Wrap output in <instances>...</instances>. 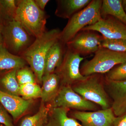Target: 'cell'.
<instances>
[{"label": "cell", "instance_id": "cell-1", "mask_svg": "<svg viewBox=\"0 0 126 126\" xmlns=\"http://www.w3.org/2000/svg\"><path fill=\"white\" fill-rule=\"evenodd\" d=\"M61 32L58 29L46 31L20 55L31 66L40 83H42L47 55L52 46L59 40Z\"/></svg>", "mask_w": 126, "mask_h": 126}, {"label": "cell", "instance_id": "cell-2", "mask_svg": "<svg viewBox=\"0 0 126 126\" xmlns=\"http://www.w3.org/2000/svg\"><path fill=\"white\" fill-rule=\"evenodd\" d=\"M47 16L36 5L34 0H18L15 20L35 38L45 32Z\"/></svg>", "mask_w": 126, "mask_h": 126}, {"label": "cell", "instance_id": "cell-3", "mask_svg": "<svg viewBox=\"0 0 126 126\" xmlns=\"http://www.w3.org/2000/svg\"><path fill=\"white\" fill-rule=\"evenodd\" d=\"M102 0H92L87 7L72 16L61 31L59 41L66 46L67 43L84 27L98 22L102 18Z\"/></svg>", "mask_w": 126, "mask_h": 126}, {"label": "cell", "instance_id": "cell-4", "mask_svg": "<svg viewBox=\"0 0 126 126\" xmlns=\"http://www.w3.org/2000/svg\"><path fill=\"white\" fill-rule=\"evenodd\" d=\"M104 74H95L72 85L73 89L84 99L98 105L102 109L111 108L112 102L105 88Z\"/></svg>", "mask_w": 126, "mask_h": 126}, {"label": "cell", "instance_id": "cell-5", "mask_svg": "<svg viewBox=\"0 0 126 126\" xmlns=\"http://www.w3.org/2000/svg\"><path fill=\"white\" fill-rule=\"evenodd\" d=\"M94 54L92 59L84 61L80 66V72L84 77L95 74H105L116 65L126 63V52L100 47Z\"/></svg>", "mask_w": 126, "mask_h": 126}, {"label": "cell", "instance_id": "cell-6", "mask_svg": "<svg viewBox=\"0 0 126 126\" xmlns=\"http://www.w3.org/2000/svg\"><path fill=\"white\" fill-rule=\"evenodd\" d=\"M2 35L5 47L12 53L20 56L35 39L15 20L2 27Z\"/></svg>", "mask_w": 126, "mask_h": 126}, {"label": "cell", "instance_id": "cell-7", "mask_svg": "<svg viewBox=\"0 0 126 126\" xmlns=\"http://www.w3.org/2000/svg\"><path fill=\"white\" fill-rule=\"evenodd\" d=\"M84 58L66 47L63 61L55 70L60 79L61 86H72L86 78L80 71V64Z\"/></svg>", "mask_w": 126, "mask_h": 126}, {"label": "cell", "instance_id": "cell-8", "mask_svg": "<svg viewBox=\"0 0 126 126\" xmlns=\"http://www.w3.org/2000/svg\"><path fill=\"white\" fill-rule=\"evenodd\" d=\"M50 107L79 111H95L101 109L96 104L84 99L75 92L72 86L68 85L61 86Z\"/></svg>", "mask_w": 126, "mask_h": 126}, {"label": "cell", "instance_id": "cell-9", "mask_svg": "<svg viewBox=\"0 0 126 126\" xmlns=\"http://www.w3.org/2000/svg\"><path fill=\"white\" fill-rule=\"evenodd\" d=\"M103 38L97 32L82 30L67 43L66 46L80 56H86L96 52L101 47Z\"/></svg>", "mask_w": 126, "mask_h": 126}, {"label": "cell", "instance_id": "cell-10", "mask_svg": "<svg viewBox=\"0 0 126 126\" xmlns=\"http://www.w3.org/2000/svg\"><path fill=\"white\" fill-rule=\"evenodd\" d=\"M87 30L99 33L104 38L126 40V25L111 16L101 18L97 23L86 26L82 30Z\"/></svg>", "mask_w": 126, "mask_h": 126}, {"label": "cell", "instance_id": "cell-11", "mask_svg": "<svg viewBox=\"0 0 126 126\" xmlns=\"http://www.w3.org/2000/svg\"><path fill=\"white\" fill-rule=\"evenodd\" d=\"M70 115L83 126H112L116 117L111 108L95 111L74 110Z\"/></svg>", "mask_w": 126, "mask_h": 126}, {"label": "cell", "instance_id": "cell-12", "mask_svg": "<svg viewBox=\"0 0 126 126\" xmlns=\"http://www.w3.org/2000/svg\"><path fill=\"white\" fill-rule=\"evenodd\" d=\"M104 84L111 101V108L115 116H119L126 113V80L113 81L105 78Z\"/></svg>", "mask_w": 126, "mask_h": 126}, {"label": "cell", "instance_id": "cell-13", "mask_svg": "<svg viewBox=\"0 0 126 126\" xmlns=\"http://www.w3.org/2000/svg\"><path fill=\"white\" fill-rule=\"evenodd\" d=\"M33 102L19 96L12 95L0 90V103L16 121L28 110Z\"/></svg>", "mask_w": 126, "mask_h": 126}, {"label": "cell", "instance_id": "cell-14", "mask_svg": "<svg viewBox=\"0 0 126 126\" xmlns=\"http://www.w3.org/2000/svg\"><path fill=\"white\" fill-rule=\"evenodd\" d=\"M92 0H58L55 14L59 18L69 19L90 4Z\"/></svg>", "mask_w": 126, "mask_h": 126}, {"label": "cell", "instance_id": "cell-15", "mask_svg": "<svg viewBox=\"0 0 126 126\" xmlns=\"http://www.w3.org/2000/svg\"><path fill=\"white\" fill-rule=\"evenodd\" d=\"M41 98L45 103L52 102L61 87L60 79L55 73L44 75L42 80Z\"/></svg>", "mask_w": 126, "mask_h": 126}, {"label": "cell", "instance_id": "cell-16", "mask_svg": "<svg viewBox=\"0 0 126 126\" xmlns=\"http://www.w3.org/2000/svg\"><path fill=\"white\" fill-rule=\"evenodd\" d=\"M70 109L64 108H50L46 126H83L68 115Z\"/></svg>", "mask_w": 126, "mask_h": 126}, {"label": "cell", "instance_id": "cell-17", "mask_svg": "<svg viewBox=\"0 0 126 126\" xmlns=\"http://www.w3.org/2000/svg\"><path fill=\"white\" fill-rule=\"evenodd\" d=\"M66 47L59 41L52 46L46 60L44 75L55 73L62 63Z\"/></svg>", "mask_w": 126, "mask_h": 126}, {"label": "cell", "instance_id": "cell-18", "mask_svg": "<svg viewBox=\"0 0 126 126\" xmlns=\"http://www.w3.org/2000/svg\"><path fill=\"white\" fill-rule=\"evenodd\" d=\"M27 63L21 56L9 52L2 43L0 44V71L20 69Z\"/></svg>", "mask_w": 126, "mask_h": 126}, {"label": "cell", "instance_id": "cell-19", "mask_svg": "<svg viewBox=\"0 0 126 126\" xmlns=\"http://www.w3.org/2000/svg\"><path fill=\"white\" fill-rule=\"evenodd\" d=\"M102 18L110 16L126 25V12L121 0H103L101 9Z\"/></svg>", "mask_w": 126, "mask_h": 126}, {"label": "cell", "instance_id": "cell-20", "mask_svg": "<svg viewBox=\"0 0 126 126\" xmlns=\"http://www.w3.org/2000/svg\"><path fill=\"white\" fill-rule=\"evenodd\" d=\"M50 108L41 101L38 112L33 116L25 117L21 121L19 126H46Z\"/></svg>", "mask_w": 126, "mask_h": 126}, {"label": "cell", "instance_id": "cell-21", "mask_svg": "<svg viewBox=\"0 0 126 126\" xmlns=\"http://www.w3.org/2000/svg\"><path fill=\"white\" fill-rule=\"evenodd\" d=\"M17 0H0V24L1 28L15 19Z\"/></svg>", "mask_w": 126, "mask_h": 126}, {"label": "cell", "instance_id": "cell-22", "mask_svg": "<svg viewBox=\"0 0 126 126\" xmlns=\"http://www.w3.org/2000/svg\"><path fill=\"white\" fill-rule=\"evenodd\" d=\"M18 69L10 70L0 79V83L4 92L12 95L19 96L20 85L17 81L16 73Z\"/></svg>", "mask_w": 126, "mask_h": 126}, {"label": "cell", "instance_id": "cell-23", "mask_svg": "<svg viewBox=\"0 0 126 126\" xmlns=\"http://www.w3.org/2000/svg\"><path fill=\"white\" fill-rule=\"evenodd\" d=\"M41 88L36 82L30 83L20 86L19 95L24 99L29 100L41 97Z\"/></svg>", "mask_w": 126, "mask_h": 126}, {"label": "cell", "instance_id": "cell-24", "mask_svg": "<svg viewBox=\"0 0 126 126\" xmlns=\"http://www.w3.org/2000/svg\"><path fill=\"white\" fill-rule=\"evenodd\" d=\"M101 47L116 52H126V40L104 38Z\"/></svg>", "mask_w": 126, "mask_h": 126}, {"label": "cell", "instance_id": "cell-25", "mask_svg": "<svg viewBox=\"0 0 126 126\" xmlns=\"http://www.w3.org/2000/svg\"><path fill=\"white\" fill-rule=\"evenodd\" d=\"M109 80L121 81L126 80V63L119 64L104 74Z\"/></svg>", "mask_w": 126, "mask_h": 126}, {"label": "cell", "instance_id": "cell-26", "mask_svg": "<svg viewBox=\"0 0 126 126\" xmlns=\"http://www.w3.org/2000/svg\"><path fill=\"white\" fill-rule=\"evenodd\" d=\"M16 77L20 86L30 83L36 82V78L32 69L25 67L17 70Z\"/></svg>", "mask_w": 126, "mask_h": 126}, {"label": "cell", "instance_id": "cell-27", "mask_svg": "<svg viewBox=\"0 0 126 126\" xmlns=\"http://www.w3.org/2000/svg\"><path fill=\"white\" fill-rule=\"evenodd\" d=\"M9 113L0 104V124L5 126H14Z\"/></svg>", "mask_w": 126, "mask_h": 126}, {"label": "cell", "instance_id": "cell-28", "mask_svg": "<svg viewBox=\"0 0 126 126\" xmlns=\"http://www.w3.org/2000/svg\"><path fill=\"white\" fill-rule=\"evenodd\" d=\"M112 126H126V113L122 116L116 117Z\"/></svg>", "mask_w": 126, "mask_h": 126}, {"label": "cell", "instance_id": "cell-29", "mask_svg": "<svg viewBox=\"0 0 126 126\" xmlns=\"http://www.w3.org/2000/svg\"><path fill=\"white\" fill-rule=\"evenodd\" d=\"M34 1L39 9L44 11L46 6L50 1L49 0H34Z\"/></svg>", "mask_w": 126, "mask_h": 126}, {"label": "cell", "instance_id": "cell-30", "mask_svg": "<svg viewBox=\"0 0 126 126\" xmlns=\"http://www.w3.org/2000/svg\"><path fill=\"white\" fill-rule=\"evenodd\" d=\"M2 43V28L0 24V44Z\"/></svg>", "mask_w": 126, "mask_h": 126}, {"label": "cell", "instance_id": "cell-31", "mask_svg": "<svg viewBox=\"0 0 126 126\" xmlns=\"http://www.w3.org/2000/svg\"><path fill=\"white\" fill-rule=\"evenodd\" d=\"M122 2L123 7H124V10L126 12V0H122Z\"/></svg>", "mask_w": 126, "mask_h": 126}, {"label": "cell", "instance_id": "cell-32", "mask_svg": "<svg viewBox=\"0 0 126 126\" xmlns=\"http://www.w3.org/2000/svg\"><path fill=\"white\" fill-rule=\"evenodd\" d=\"M0 126H4V125H2V124H0Z\"/></svg>", "mask_w": 126, "mask_h": 126}]
</instances>
